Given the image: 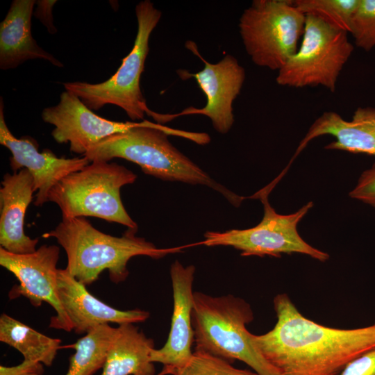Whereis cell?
<instances>
[{
	"label": "cell",
	"instance_id": "ba28073f",
	"mask_svg": "<svg viewBox=\"0 0 375 375\" xmlns=\"http://www.w3.org/2000/svg\"><path fill=\"white\" fill-rule=\"evenodd\" d=\"M353 49L347 32L306 15L299 48L278 71L276 83L295 88L320 85L334 92L338 77Z\"/></svg>",
	"mask_w": 375,
	"mask_h": 375
},
{
	"label": "cell",
	"instance_id": "ffe728a7",
	"mask_svg": "<svg viewBox=\"0 0 375 375\" xmlns=\"http://www.w3.org/2000/svg\"><path fill=\"white\" fill-rule=\"evenodd\" d=\"M0 341L19 351L24 360L47 366L52 365L61 342L5 313L0 317Z\"/></svg>",
	"mask_w": 375,
	"mask_h": 375
},
{
	"label": "cell",
	"instance_id": "4fadbf2b",
	"mask_svg": "<svg viewBox=\"0 0 375 375\" xmlns=\"http://www.w3.org/2000/svg\"><path fill=\"white\" fill-rule=\"evenodd\" d=\"M0 144L12 153L10 165L14 173L23 167L28 169L34 180L37 191L34 204L41 206L48 201V196L61 179L68 174L83 169L90 163L85 157L58 158L52 151H38V146L31 137L15 138L6 125L3 99H0Z\"/></svg>",
	"mask_w": 375,
	"mask_h": 375
},
{
	"label": "cell",
	"instance_id": "30bf717a",
	"mask_svg": "<svg viewBox=\"0 0 375 375\" xmlns=\"http://www.w3.org/2000/svg\"><path fill=\"white\" fill-rule=\"evenodd\" d=\"M186 48L203 61L204 67L197 73H190L184 69H179L177 73L183 80L191 78L196 80L206 95V103L202 108H188L176 115L157 114L156 120L166 122L178 116L203 115L210 119L217 132L226 133L234 122L233 103L242 88L245 70L231 55L228 54L213 64L203 59L193 42H187Z\"/></svg>",
	"mask_w": 375,
	"mask_h": 375
},
{
	"label": "cell",
	"instance_id": "8992f818",
	"mask_svg": "<svg viewBox=\"0 0 375 375\" xmlns=\"http://www.w3.org/2000/svg\"><path fill=\"white\" fill-rule=\"evenodd\" d=\"M135 15L138 31L133 49L113 76L99 83L74 81L63 85L65 90L76 94L90 110L115 105L124 110L132 120H140L149 110L140 89V76L149 53L151 33L162 14L153 3L144 0L136 5Z\"/></svg>",
	"mask_w": 375,
	"mask_h": 375
},
{
	"label": "cell",
	"instance_id": "d6986e66",
	"mask_svg": "<svg viewBox=\"0 0 375 375\" xmlns=\"http://www.w3.org/2000/svg\"><path fill=\"white\" fill-rule=\"evenodd\" d=\"M153 349V340L134 324H120L101 375H154L150 359Z\"/></svg>",
	"mask_w": 375,
	"mask_h": 375
},
{
	"label": "cell",
	"instance_id": "5bb4252c",
	"mask_svg": "<svg viewBox=\"0 0 375 375\" xmlns=\"http://www.w3.org/2000/svg\"><path fill=\"white\" fill-rule=\"evenodd\" d=\"M195 267L183 266L175 260L170 267L173 290V312L167 342L159 349H153L150 354L152 362H160L164 368L162 374H171L184 366L192 358L194 331L192 312L194 306L192 291Z\"/></svg>",
	"mask_w": 375,
	"mask_h": 375
},
{
	"label": "cell",
	"instance_id": "5b68a950",
	"mask_svg": "<svg viewBox=\"0 0 375 375\" xmlns=\"http://www.w3.org/2000/svg\"><path fill=\"white\" fill-rule=\"evenodd\" d=\"M136 178V174L124 166L94 160L57 183L48 201L59 206L64 218L95 217L138 229L120 196L121 188Z\"/></svg>",
	"mask_w": 375,
	"mask_h": 375
},
{
	"label": "cell",
	"instance_id": "44dd1931",
	"mask_svg": "<svg viewBox=\"0 0 375 375\" xmlns=\"http://www.w3.org/2000/svg\"><path fill=\"white\" fill-rule=\"evenodd\" d=\"M117 327L99 326L70 345L75 353L69 358L65 375H93L103 367Z\"/></svg>",
	"mask_w": 375,
	"mask_h": 375
},
{
	"label": "cell",
	"instance_id": "4316f807",
	"mask_svg": "<svg viewBox=\"0 0 375 375\" xmlns=\"http://www.w3.org/2000/svg\"><path fill=\"white\" fill-rule=\"evenodd\" d=\"M56 2L55 0H39L35 2L37 7L34 12V16L42 23L51 34H54L57 32V29L53 24L52 14L53 7Z\"/></svg>",
	"mask_w": 375,
	"mask_h": 375
},
{
	"label": "cell",
	"instance_id": "484cf974",
	"mask_svg": "<svg viewBox=\"0 0 375 375\" xmlns=\"http://www.w3.org/2000/svg\"><path fill=\"white\" fill-rule=\"evenodd\" d=\"M338 375H375V349L348 363Z\"/></svg>",
	"mask_w": 375,
	"mask_h": 375
},
{
	"label": "cell",
	"instance_id": "2e32d148",
	"mask_svg": "<svg viewBox=\"0 0 375 375\" xmlns=\"http://www.w3.org/2000/svg\"><path fill=\"white\" fill-rule=\"evenodd\" d=\"M33 192L34 180L28 169L3 176L0 188V244L10 253L28 254L37 250L38 239L27 236L24 230Z\"/></svg>",
	"mask_w": 375,
	"mask_h": 375
},
{
	"label": "cell",
	"instance_id": "7a4b0ae2",
	"mask_svg": "<svg viewBox=\"0 0 375 375\" xmlns=\"http://www.w3.org/2000/svg\"><path fill=\"white\" fill-rule=\"evenodd\" d=\"M171 135L199 144H206L210 141V136L205 133L181 131L147 121L144 125L102 140L83 156L90 162L123 158L138 165L145 174L165 181L210 187L238 206L242 197L215 182L180 152L169 141L168 136Z\"/></svg>",
	"mask_w": 375,
	"mask_h": 375
},
{
	"label": "cell",
	"instance_id": "e0dca14e",
	"mask_svg": "<svg viewBox=\"0 0 375 375\" xmlns=\"http://www.w3.org/2000/svg\"><path fill=\"white\" fill-rule=\"evenodd\" d=\"M330 135L335 140L325 149L375 156V107H359L351 120L343 119L333 111H327L317 118L297 147L294 158L317 137Z\"/></svg>",
	"mask_w": 375,
	"mask_h": 375
},
{
	"label": "cell",
	"instance_id": "9a60e30c",
	"mask_svg": "<svg viewBox=\"0 0 375 375\" xmlns=\"http://www.w3.org/2000/svg\"><path fill=\"white\" fill-rule=\"evenodd\" d=\"M66 269H58V294L73 330L77 334L89 333L110 323L144 322L149 312L140 309L122 310L102 302L90 293Z\"/></svg>",
	"mask_w": 375,
	"mask_h": 375
},
{
	"label": "cell",
	"instance_id": "3957f363",
	"mask_svg": "<svg viewBox=\"0 0 375 375\" xmlns=\"http://www.w3.org/2000/svg\"><path fill=\"white\" fill-rule=\"evenodd\" d=\"M138 229L128 228L122 237L106 234L85 217L64 218L42 237L54 238L67 257L66 270L77 281L88 285L108 270L112 282L124 281L128 276V260L137 256L160 259L181 252L183 247L160 249L135 235Z\"/></svg>",
	"mask_w": 375,
	"mask_h": 375
},
{
	"label": "cell",
	"instance_id": "277c9868",
	"mask_svg": "<svg viewBox=\"0 0 375 375\" xmlns=\"http://www.w3.org/2000/svg\"><path fill=\"white\" fill-rule=\"evenodd\" d=\"M253 319L250 305L232 294L194 292L192 323L195 350L228 361L238 360L260 375H281L261 353L246 325Z\"/></svg>",
	"mask_w": 375,
	"mask_h": 375
},
{
	"label": "cell",
	"instance_id": "ac0fdd59",
	"mask_svg": "<svg viewBox=\"0 0 375 375\" xmlns=\"http://www.w3.org/2000/svg\"><path fill=\"white\" fill-rule=\"evenodd\" d=\"M36 1L14 0L0 24V68H16L28 60L40 59L57 67L63 65L40 47L31 33V17Z\"/></svg>",
	"mask_w": 375,
	"mask_h": 375
},
{
	"label": "cell",
	"instance_id": "8fae6325",
	"mask_svg": "<svg viewBox=\"0 0 375 375\" xmlns=\"http://www.w3.org/2000/svg\"><path fill=\"white\" fill-rule=\"evenodd\" d=\"M59 253L56 245L44 244L28 254H15L1 247L0 265L19 282L10 292V296H24L34 306H40L42 302L49 303L56 312L51 317L49 327L70 332L73 328L58 294Z\"/></svg>",
	"mask_w": 375,
	"mask_h": 375
},
{
	"label": "cell",
	"instance_id": "7c38bea8",
	"mask_svg": "<svg viewBox=\"0 0 375 375\" xmlns=\"http://www.w3.org/2000/svg\"><path fill=\"white\" fill-rule=\"evenodd\" d=\"M42 118L55 126L51 135L58 143H69L71 151L83 156L102 140L147 122H121L101 117L67 90L62 92L57 105L42 110Z\"/></svg>",
	"mask_w": 375,
	"mask_h": 375
},
{
	"label": "cell",
	"instance_id": "52a82bcc",
	"mask_svg": "<svg viewBox=\"0 0 375 375\" xmlns=\"http://www.w3.org/2000/svg\"><path fill=\"white\" fill-rule=\"evenodd\" d=\"M305 24L293 0H254L243 11L239 30L252 62L278 71L297 52Z\"/></svg>",
	"mask_w": 375,
	"mask_h": 375
},
{
	"label": "cell",
	"instance_id": "d4e9b609",
	"mask_svg": "<svg viewBox=\"0 0 375 375\" xmlns=\"http://www.w3.org/2000/svg\"><path fill=\"white\" fill-rule=\"evenodd\" d=\"M349 197L375 208V162L360 176Z\"/></svg>",
	"mask_w": 375,
	"mask_h": 375
},
{
	"label": "cell",
	"instance_id": "cb8c5ba5",
	"mask_svg": "<svg viewBox=\"0 0 375 375\" xmlns=\"http://www.w3.org/2000/svg\"><path fill=\"white\" fill-rule=\"evenodd\" d=\"M349 33L358 48L369 51L375 47V0H360Z\"/></svg>",
	"mask_w": 375,
	"mask_h": 375
},
{
	"label": "cell",
	"instance_id": "83f0119b",
	"mask_svg": "<svg viewBox=\"0 0 375 375\" xmlns=\"http://www.w3.org/2000/svg\"><path fill=\"white\" fill-rule=\"evenodd\" d=\"M42 372L38 371H31L25 372H12L4 375H42Z\"/></svg>",
	"mask_w": 375,
	"mask_h": 375
},
{
	"label": "cell",
	"instance_id": "9c48e42d",
	"mask_svg": "<svg viewBox=\"0 0 375 375\" xmlns=\"http://www.w3.org/2000/svg\"><path fill=\"white\" fill-rule=\"evenodd\" d=\"M272 189L267 186L254 196L264 206V215L259 224L246 229H231L224 232L208 231L201 244L208 246H228L241 251L243 256L281 257L282 253H301L325 262L329 255L307 243L300 236L297 225L313 203L310 201L294 213L281 215L271 206L268 194Z\"/></svg>",
	"mask_w": 375,
	"mask_h": 375
},
{
	"label": "cell",
	"instance_id": "6da1fadb",
	"mask_svg": "<svg viewBox=\"0 0 375 375\" xmlns=\"http://www.w3.org/2000/svg\"><path fill=\"white\" fill-rule=\"evenodd\" d=\"M274 306L275 326L253 335V340L281 375H338L375 349V323L350 329L325 326L305 317L284 293L275 297Z\"/></svg>",
	"mask_w": 375,
	"mask_h": 375
},
{
	"label": "cell",
	"instance_id": "603a6c76",
	"mask_svg": "<svg viewBox=\"0 0 375 375\" xmlns=\"http://www.w3.org/2000/svg\"><path fill=\"white\" fill-rule=\"evenodd\" d=\"M172 375H260L254 371L239 369L230 361L201 350H195L190 360Z\"/></svg>",
	"mask_w": 375,
	"mask_h": 375
},
{
	"label": "cell",
	"instance_id": "7402d4cb",
	"mask_svg": "<svg viewBox=\"0 0 375 375\" xmlns=\"http://www.w3.org/2000/svg\"><path fill=\"white\" fill-rule=\"evenodd\" d=\"M360 0H293L305 15H312L329 26L347 32Z\"/></svg>",
	"mask_w": 375,
	"mask_h": 375
}]
</instances>
